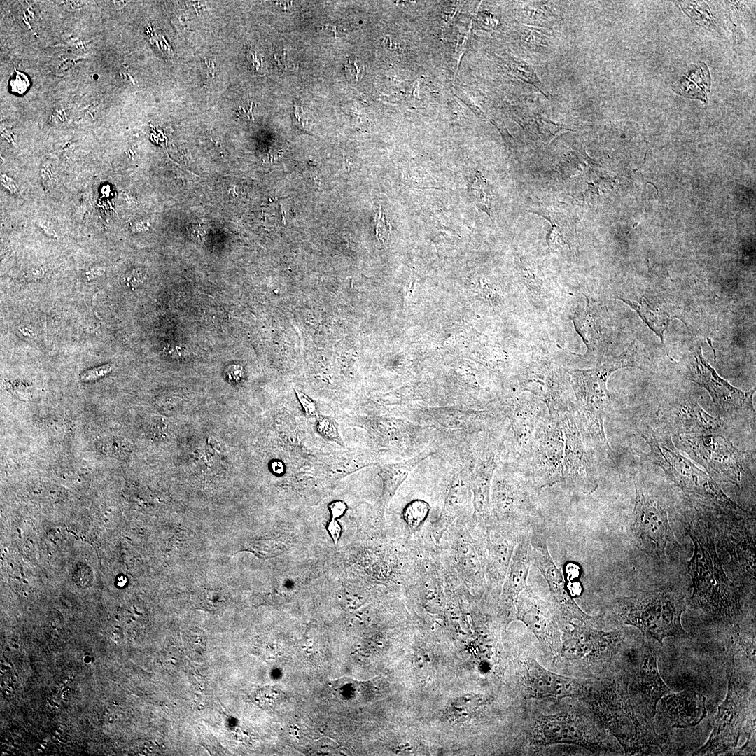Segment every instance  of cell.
Here are the masks:
<instances>
[{"label":"cell","instance_id":"obj_1","mask_svg":"<svg viewBox=\"0 0 756 756\" xmlns=\"http://www.w3.org/2000/svg\"><path fill=\"white\" fill-rule=\"evenodd\" d=\"M584 695L596 718L617 738L625 755H648L653 747H661L662 738L654 726L636 715L627 683L622 678H605Z\"/></svg>","mask_w":756,"mask_h":756},{"label":"cell","instance_id":"obj_2","mask_svg":"<svg viewBox=\"0 0 756 756\" xmlns=\"http://www.w3.org/2000/svg\"><path fill=\"white\" fill-rule=\"evenodd\" d=\"M634 366V355L626 349L618 356L601 360L593 368L568 371L575 396L574 415L589 438L610 452L612 449L604 429V420L610 404L607 381L615 371Z\"/></svg>","mask_w":756,"mask_h":756},{"label":"cell","instance_id":"obj_3","mask_svg":"<svg viewBox=\"0 0 756 756\" xmlns=\"http://www.w3.org/2000/svg\"><path fill=\"white\" fill-rule=\"evenodd\" d=\"M612 609L620 622L636 627L661 643L668 637H689L681 624L685 599L673 587L617 598Z\"/></svg>","mask_w":756,"mask_h":756},{"label":"cell","instance_id":"obj_4","mask_svg":"<svg viewBox=\"0 0 756 756\" xmlns=\"http://www.w3.org/2000/svg\"><path fill=\"white\" fill-rule=\"evenodd\" d=\"M694 544L688 563L696 605L715 616L732 620L740 609L737 587L725 575L716 553L713 539L689 532Z\"/></svg>","mask_w":756,"mask_h":756},{"label":"cell","instance_id":"obj_5","mask_svg":"<svg viewBox=\"0 0 756 756\" xmlns=\"http://www.w3.org/2000/svg\"><path fill=\"white\" fill-rule=\"evenodd\" d=\"M510 403L486 407L443 405L416 407L405 410L408 419L435 432L439 441L463 445L482 432L491 433L494 426L507 419Z\"/></svg>","mask_w":756,"mask_h":756},{"label":"cell","instance_id":"obj_6","mask_svg":"<svg viewBox=\"0 0 756 756\" xmlns=\"http://www.w3.org/2000/svg\"><path fill=\"white\" fill-rule=\"evenodd\" d=\"M641 435L650 447L647 453H640L642 460L659 466L682 490L736 507V504L707 473L679 452L670 436L657 433L650 427Z\"/></svg>","mask_w":756,"mask_h":756},{"label":"cell","instance_id":"obj_7","mask_svg":"<svg viewBox=\"0 0 756 756\" xmlns=\"http://www.w3.org/2000/svg\"><path fill=\"white\" fill-rule=\"evenodd\" d=\"M538 492L526 472L508 462L495 470L491 489V507L498 521L525 527L533 508L532 495Z\"/></svg>","mask_w":756,"mask_h":756},{"label":"cell","instance_id":"obj_8","mask_svg":"<svg viewBox=\"0 0 756 756\" xmlns=\"http://www.w3.org/2000/svg\"><path fill=\"white\" fill-rule=\"evenodd\" d=\"M727 696L718 707L712 733L695 755H715L736 748L750 713V692L736 680L732 671H727Z\"/></svg>","mask_w":756,"mask_h":756},{"label":"cell","instance_id":"obj_9","mask_svg":"<svg viewBox=\"0 0 756 756\" xmlns=\"http://www.w3.org/2000/svg\"><path fill=\"white\" fill-rule=\"evenodd\" d=\"M560 418L552 419L545 416L536 430L533 448L525 472L538 492L545 487L564 482V435Z\"/></svg>","mask_w":756,"mask_h":756},{"label":"cell","instance_id":"obj_10","mask_svg":"<svg viewBox=\"0 0 756 756\" xmlns=\"http://www.w3.org/2000/svg\"><path fill=\"white\" fill-rule=\"evenodd\" d=\"M519 393L528 391L547 407L549 417L559 419L573 409L570 394L572 389L567 370L544 358L529 362L519 379Z\"/></svg>","mask_w":756,"mask_h":756},{"label":"cell","instance_id":"obj_11","mask_svg":"<svg viewBox=\"0 0 756 756\" xmlns=\"http://www.w3.org/2000/svg\"><path fill=\"white\" fill-rule=\"evenodd\" d=\"M531 738L536 746L572 744L594 754L606 752L609 748L598 729L574 711L538 716Z\"/></svg>","mask_w":756,"mask_h":756},{"label":"cell","instance_id":"obj_12","mask_svg":"<svg viewBox=\"0 0 756 756\" xmlns=\"http://www.w3.org/2000/svg\"><path fill=\"white\" fill-rule=\"evenodd\" d=\"M635 505L630 531L636 545L645 552L663 559L668 544H676L666 511L648 496L636 481Z\"/></svg>","mask_w":756,"mask_h":756},{"label":"cell","instance_id":"obj_13","mask_svg":"<svg viewBox=\"0 0 756 756\" xmlns=\"http://www.w3.org/2000/svg\"><path fill=\"white\" fill-rule=\"evenodd\" d=\"M540 400L534 397L517 398L510 402L508 424L502 439V453L507 454L508 462L524 472L531 458L535 433L540 420L545 416Z\"/></svg>","mask_w":756,"mask_h":756},{"label":"cell","instance_id":"obj_14","mask_svg":"<svg viewBox=\"0 0 756 756\" xmlns=\"http://www.w3.org/2000/svg\"><path fill=\"white\" fill-rule=\"evenodd\" d=\"M692 458L719 479L739 486L743 470V452L720 434L686 436L680 440Z\"/></svg>","mask_w":756,"mask_h":756},{"label":"cell","instance_id":"obj_15","mask_svg":"<svg viewBox=\"0 0 756 756\" xmlns=\"http://www.w3.org/2000/svg\"><path fill=\"white\" fill-rule=\"evenodd\" d=\"M559 654L568 660L604 664L610 661L623 640L620 631H605L595 625L571 622L563 628Z\"/></svg>","mask_w":756,"mask_h":756},{"label":"cell","instance_id":"obj_16","mask_svg":"<svg viewBox=\"0 0 756 756\" xmlns=\"http://www.w3.org/2000/svg\"><path fill=\"white\" fill-rule=\"evenodd\" d=\"M564 435V477L584 493L597 487L595 468L589 449V437L578 421L573 410L561 415Z\"/></svg>","mask_w":756,"mask_h":756},{"label":"cell","instance_id":"obj_17","mask_svg":"<svg viewBox=\"0 0 756 756\" xmlns=\"http://www.w3.org/2000/svg\"><path fill=\"white\" fill-rule=\"evenodd\" d=\"M530 543L531 561L545 578L564 626L573 620L596 626L598 619L584 612L569 594L563 574L550 554L545 534L539 529L533 530Z\"/></svg>","mask_w":756,"mask_h":756},{"label":"cell","instance_id":"obj_18","mask_svg":"<svg viewBox=\"0 0 756 756\" xmlns=\"http://www.w3.org/2000/svg\"><path fill=\"white\" fill-rule=\"evenodd\" d=\"M638 664L627 683L628 693L636 715L654 726L657 705L671 692L657 667V654L650 645H643Z\"/></svg>","mask_w":756,"mask_h":756},{"label":"cell","instance_id":"obj_19","mask_svg":"<svg viewBox=\"0 0 756 756\" xmlns=\"http://www.w3.org/2000/svg\"><path fill=\"white\" fill-rule=\"evenodd\" d=\"M690 368L688 379L708 392L722 415L734 417L754 412L755 389L743 391L720 377L704 358L700 347L694 353Z\"/></svg>","mask_w":756,"mask_h":756},{"label":"cell","instance_id":"obj_20","mask_svg":"<svg viewBox=\"0 0 756 756\" xmlns=\"http://www.w3.org/2000/svg\"><path fill=\"white\" fill-rule=\"evenodd\" d=\"M515 610L516 618L525 624L552 654H559L564 624L554 603L544 601L526 587L516 600Z\"/></svg>","mask_w":756,"mask_h":756},{"label":"cell","instance_id":"obj_21","mask_svg":"<svg viewBox=\"0 0 756 756\" xmlns=\"http://www.w3.org/2000/svg\"><path fill=\"white\" fill-rule=\"evenodd\" d=\"M524 668V684L528 697L563 699L584 695L588 690L583 681L548 671L533 659H526Z\"/></svg>","mask_w":756,"mask_h":756},{"label":"cell","instance_id":"obj_22","mask_svg":"<svg viewBox=\"0 0 756 756\" xmlns=\"http://www.w3.org/2000/svg\"><path fill=\"white\" fill-rule=\"evenodd\" d=\"M489 531L486 573L493 584H501L505 580L514 549L522 533L528 528L507 524Z\"/></svg>","mask_w":756,"mask_h":756},{"label":"cell","instance_id":"obj_23","mask_svg":"<svg viewBox=\"0 0 756 756\" xmlns=\"http://www.w3.org/2000/svg\"><path fill=\"white\" fill-rule=\"evenodd\" d=\"M531 563L530 532L526 530L520 536L504 580L501 603L508 617H516L515 602L519 594L527 587Z\"/></svg>","mask_w":756,"mask_h":756},{"label":"cell","instance_id":"obj_24","mask_svg":"<svg viewBox=\"0 0 756 756\" xmlns=\"http://www.w3.org/2000/svg\"><path fill=\"white\" fill-rule=\"evenodd\" d=\"M663 715L673 728L698 725L706 716V697L693 689L671 693L661 699Z\"/></svg>","mask_w":756,"mask_h":756},{"label":"cell","instance_id":"obj_25","mask_svg":"<svg viewBox=\"0 0 756 756\" xmlns=\"http://www.w3.org/2000/svg\"><path fill=\"white\" fill-rule=\"evenodd\" d=\"M435 453V449H426L407 459L379 465V475L383 482L382 504L387 505L410 473Z\"/></svg>","mask_w":756,"mask_h":756},{"label":"cell","instance_id":"obj_26","mask_svg":"<svg viewBox=\"0 0 756 756\" xmlns=\"http://www.w3.org/2000/svg\"><path fill=\"white\" fill-rule=\"evenodd\" d=\"M679 432L715 434L721 430L719 419L707 414L698 404L684 402L675 412Z\"/></svg>","mask_w":756,"mask_h":756},{"label":"cell","instance_id":"obj_27","mask_svg":"<svg viewBox=\"0 0 756 756\" xmlns=\"http://www.w3.org/2000/svg\"><path fill=\"white\" fill-rule=\"evenodd\" d=\"M507 64L512 74L519 79L533 85L543 95L550 99L551 94L547 90L545 85L538 78L536 73L530 64L522 60L514 59L512 58L508 59Z\"/></svg>","mask_w":756,"mask_h":756},{"label":"cell","instance_id":"obj_28","mask_svg":"<svg viewBox=\"0 0 756 756\" xmlns=\"http://www.w3.org/2000/svg\"><path fill=\"white\" fill-rule=\"evenodd\" d=\"M470 197L475 204L490 216V202L493 197L489 184L482 174L477 173L470 187Z\"/></svg>","mask_w":756,"mask_h":756},{"label":"cell","instance_id":"obj_29","mask_svg":"<svg viewBox=\"0 0 756 756\" xmlns=\"http://www.w3.org/2000/svg\"><path fill=\"white\" fill-rule=\"evenodd\" d=\"M430 507L423 500H414L405 507L402 517L408 527L415 529L421 526L428 515Z\"/></svg>","mask_w":756,"mask_h":756},{"label":"cell","instance_id":"obj_30","mask_svg":"<svg viewBox=\"0 0 756 756\" xmlns=\"http://www.w3.org/2000/svg\"><path fill=\"white\" fill-rule=\"evenodd\" d=\"M226 605L223 593L219 590L205 589L195 599V606L209 612L219 613Z\"/></svg>","mask_w":756,"mask_h":756},{"label":"cell","instance_id":"obj_31","mask_svg":"<svg viewBox=\"0 0 756 756\" xmlns=\"http://www.w3.org/2000/svg\"><path fill=\"white\" fill-rule=\"evenodd\" d=\"M316 428L318 433L325 438L344 446V442L339 432L337 423L328 416H316Z\"/></svg>","mask_w":756,"mask_h":756},{"label":"cell","instance_id":"obj_32","mask_svg":"<svg viewBox=\"0 0 756 756\" xmlns=\"http://www.w3.org/2000/svg\"><path fill=\"white\" fill-rule=\"evenodd\" d=\"M534 120L536 123L540 136L545 141H547L548 142H550L559 134L564 132L565 131L572 130L564 126L558 125L538 114L536 115Z\"/></svg>","mask_w":756,"mask_h":756},{"label":"cell","instance_id":"obj_33","mask_svg":"<svg viewBox=\"0 0 756 756\" xmlns=\"http://www.w3.org/2000/svg\"><path fill=\"white\" fill-rule=\"evenodd\" d=\"M249 550L258 556L267 559L281 553L284 550V545L274 540H258L251 545Z\"/></svg>","mask_w":756,"mask_h":756},{"label":"cell","instance_id":"obj_34","mask_svg":"<svg viewBox=\"0 0 756 756\" xmlns=\"http://www.w3.org/2000/svg\"><path fill=\"white\" fill-rule=\"evenodd\" d=\"M530 211L543 216L550 222L552 227L547 237V241L550 248H556L560 246L561 244H568L564 240L560 227L550 212L541 209H533Z\"/></svg>","mask_w":756,"mask_h":756},{"label":"cell","instance_id":"obj_35","mask_svg":"<svg viewBox=\"0 0 756 756\" xmlns=\"http://www.w3.org/2000/svg\"><path fill=\"white\" fill-rule=\"evenodd\" d=\"M282 696V693L279 690L274 687H267L256 692L254 698L255 701L260 706L272 707L279 702Z\"/></svg>","mask_w":756,"mask_h":756},{"label":"cell","instance_id":"obj_36","mask_svg":"<svg viewBox=\"0 0 756 756\" xmlns=\"http://www.w3.org/2000/svg\"><path fill=\"white\" fill-rule=\"evenodd\" d=\"M294 390L306 416L308 417H316L318 415V411L316 402L303 392L295 388Z\"/></svg>","mask_w":756,"mask_h":756},{"label":"cell","instance_id":"obj_37","mask_svg":"<svg viewBox=\"0 0 756 756\" xmlns=\"http://www.w3.org/2000/svg\"><path fill=\"white\" fill-rule=\"evenodd\" d=\"M111 372V367L109 364L102 365L90 370L85 371L80 374V379L83 382L94 381L97 379L101 378Z\"/></svg>","mask_w":756,"mask_h":756},{"label":"cell","instance_id":"obj_38","mask_svg":"<svg viewBox=\"0 0 756 756\" xmlns=\"http://www.w3.org/2000/svg\"><path fill=\"white\" fill-rule=\"evenodd\" d=\"M40 175L44 187L49 188L55 183V175L50 164L47 162L41 167Z\"/></svg>","mask_w":756,"mask_h":756},{"label":"cell","instance_id":"obj_39","mask_svg":"<svg viewBox=\"0 0 756 756\" xmlns=\"http://www.w3.org/2000/svg\"><path fill=\"white\" fill-rule=\"evenodd\" d=\"M542 8L539 4H534L531 6H527L525 11V13H526V19H528L527 20L529 22H538L539 20L543 21V19L546 18V16L545 15Z\"/></svg>","mask_w":756,"mask_h":756},{"label":"cell","instance_id":"obj_40","mask_svg":"<svg viewBox=\"0 0 756 756\" xmlns=\"http://www.w3.org/2000/svg\"><path fill=\"white\" fill-rule=\"evenodd\" d=\"M1 184L12 195H16L19 191V186L17 181L12 176L6 174H2L1 175Z\"/></svg>","mask_w":756,"mask_h":756},{"label":"cell","instance_id":"obj_41","mask_svg":"<svg viewBox=\"0 0 756 756\" xmlns=\"http://www.w3.org/2000/svg\"><path fill=\"white\" fill-rule=\"evenodd\" d=\"M565 575L569 583L579 581L580 568L575 563H568L565 566Z\"/></svg>","mask_w":756,"mask_h":756},{"label":"cell","instance_id":"obj_42","mask_svg":"<svg viewBox=\"0 0 756 756\" xmlns=\"http://www.w3.org/2000/svg\"><path fill=\"white\" fill-rule=\"evenodd\" d=\"M329 510L333 519L342 516L346 510V504L342 500H335L329 505Z\"/></svg>","mask_w":756,"mask_h":756},{"label":"cell","instance_id":"obj_43","mask_svg":"<svg viewBox=\"0 0 756 756\" xmlns=\"http://www.w3.org/2000/svg\"><path fill=\"white\" fill-rule=\"evenodd\" d=\"M327 530L336 545L340 538L342 528L336 519L332 518L329 522Z\"/></svg>","mask_w":756,"mask_h":756},{"label":"cell","instance_id":"obj_44","mask_svg":"<svg viewBox=\"0 0 756 756\" xmlns=\"http://www.w3.org/2000/svg\"><path fill=\"white\" fill-rule=\"evenodd\" d=\"M38 225L46 235L53 238H57L58 237L55 230L46 223L38 222Z\"/></svg>","mask_w":756,"mask_h":756},{"label":"cell","instance_id":"obj_45","mask_svg":"<svg viewBox=\"0 0 756 756\" xmlns=\"http://www.w3.org/2000/svg\"><path fill=\"white\" fill-rule=\"evenodd\" d=\"M81 3H82L81 1H64V4L65 5V7L66 8H68L69 10H75L80 9L81 8V6H82Z\"/></svg>","mask_w":756,"mask_h":756},{"label":"cell","instance_id":"obj_46","mask_svg":"<svg viewBox=\"0 0 756 756\" xmlns=\"http://www.w3.org/2000/svg\"><path fill=\"white\" fill-rule=\"evenodd\" d=\"M103 272L102 268H92L88 272V276L90 277H95L99 276Z\"/></svg>","mask_w":756,"mask_h":756},{"label":"cell","instance_id":"obj_47","mask_svg":"<svg viewBox=\"0 0 756 756\" xmlns=\"http://www.w3.org/2000/svg\"><path fill=\"white\" fill-rule=\"evenodd\" d=\"M274 471H275V472H278V473H279V474H280V473H282V472H284V466H283V465H282V464H281V463H279V462H278V463H274Z\"/></svg>","mask_w":756,"mask_h":756},{"label":"cell","instance_id":"obj_48","mask_svg":"<svg viewBox=\"0 0 756 756\" xmlns=\"http://www.w3.org/2000/svg\"><path fill=\"white\" fill-rule=\"evenodd\" d=\"M239 113H247V112H246V111L245 110V108H243V107H240V108H239ZM248 113H247V116H248V117H249V116H250V115H251V117H252V108H251V109H250V110H248Z\"/></svg>","mask_w":756,"mask_h":756},{"label":"cell","instance_id":"obj_49","mask_svg":"<svg viewBox=\"0 0 756 756\" xmlns=\"http://www.w3.org/2000/svg\"><path fill=\"white\" fill-rule=\"evenodd\" d=\"M125 3H127V2L126 1H114V5L115 6V7L118 6V5H119L120 6L119 8H121L125 4Z\"/></svg>","mask_w":756,"mask_h":756}]
</instances>
